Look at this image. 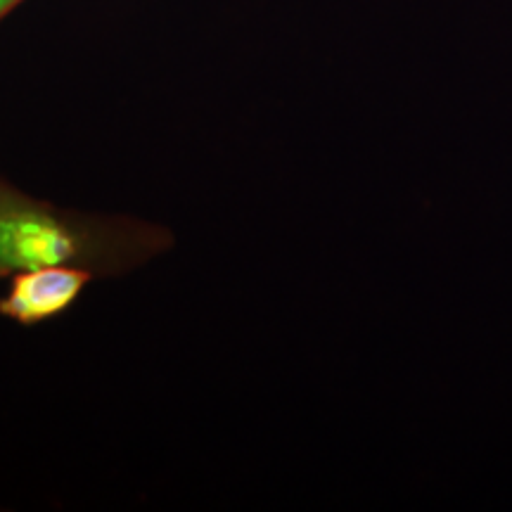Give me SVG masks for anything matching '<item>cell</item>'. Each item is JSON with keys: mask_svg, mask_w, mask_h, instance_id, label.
<instances>
[{"mask_svg": "<svg viewBox=\"0 0 512 512\" xmlns=\"http://www.w3.org/2000/svg\"><path fill=\"white\" fill-rule=\"evenodd\" d=\"M86 280L88 273L74 268L48 266L24 271L12 285L10 297L0 304V311L22 323L50 318L74 302Z\"/></svg>", "mask_w": 512, "mask_h": 512, "instance_id": "obj_1", "label": "cell"}, {"mask_svg": "<svg viewBox=\"0 0 512 512\" xmlns=\"http://www.w3.org/2000/svg\"><path fill=\"white\" fill-rule=\"evenodd\" d=\"M74 238L50 216L34 211H15L12 223V252L15 268L36 271V268L60 266L74 254Z\"/></svg>", "mask_w": 512, "mask_h": 512, "instance_id": "obj_2", "label": "cell"}, {"mask_svg": "<svg viewBox=\"0 0 512 512\" xmlns=\"http://www.w3.org/2000/svg\"><path fill=\"white\" fill-rule=\"evenodd\" d=\"M12 223H15V211H0V268H15Z\"/></svg>", "mask_w": 512, "mask_h": 512, "instance_id": "obj_3", "label": "cell"}, {"mask_svg": "<svg viewBox=\"0 0 512 512\" xmlns=\"http://www.w3.org/2000/svg\"><path fill=\"white\" fill-rule=\"evenodd\" d=\"M15 3V0H0V12H3L5 8H8V5H12Z\"/></svg>", "mask_w": 512, "mask_h": 512, "instance_id": "obj_4", "label": "cell"}]
</instances>
